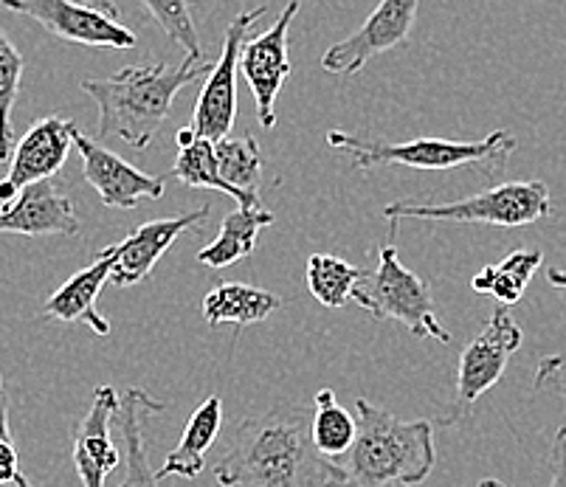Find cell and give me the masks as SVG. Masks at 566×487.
Masks as SVG:
<instances>
[{"mask_svg":"<svg viewBox=\"0 0 566 487\" xmlns=\"http://www.w3.org/2000/svg\"><path fill=\"white\" fill-rule=\"evenodd\" d=\"M203 56H187L181 65H130L107 80L80 82L99 107V138H122L133 150H147L172 113L175 96L209 76Z\"/></svg>","mask_w":566,"mask_h":487,"instance_id":"obj_2","label":"cell"},{"mask_svg":"<svg viewBox=\"0 0 566 487\" xmlns=\"http://www.w3.org/2000/svg\"><path fill=\"white\" fill-rule=\"evenodd\" d=\"M265 7H256L254 12H240L231 20L229 32H226L223 51L220 60L212 65L206 76L203 88H200L198 105H195L189 130L198 138L209 141H223L229 138L231 127L237 119V74H240V54H243L245 40L251 38V29L260 23L265 14Z\"/></svg>","mask_w":566,"mask_h":487,"instance_id":"obj_8","label":"cell"},{"mask_svg":"<svg viewBox=\"0 0 566 487\" xmlns=\"http://www.w3.org/2000/svg\"><path fill=\"white\" fill-rule=\"evenodd\" d=\"M553 214V198L544 181H507L454 203H389L384 218L398 220H446V223H485L502 229L533 225Z\"/></svg>","mask_w":566,"mask_h":487,"instance_id":"obj_5","label":"cell"},{"mask_svg":"<svg viewBox=\"0 0 566 487\" xmlns=\"http://www.w3.org/2000/svg\"><path fill=\"white\" fill-rule=\"evenodd\" d=\"M23 54L12 43L3 25H0V163H7L14 152V127L12 110L20 94V80H23Z\"/></svg>","mask_w":566,"mask_h":487,"instance_id":"obj_27","label":"cell"},{"mask_svg":"<svg viewBox=\"0 0 566 487\" xmlns=\"http://www.w3.org/2000/svg\"><path fill=\"white\" fill-rule=\"evenodd\" d=\"M547 487H566V425H560L553 437V448H549V485Z\"/></svg>","mask_w":566,"mask_h":487,"instance_id":"obj_31","label":"cell"},{"mask_svg":"<svg viewBox=\"0 0 566 487\" xmlns=\"http://www.w3.org/2000/svg\"><path fill=\"white\" fill-rule=\"evenodd\" d=\"M74 147L82 156V176L96 189L105 207L136 209L144 200H161L167 192V183L161 178L147 176L122 156L105 150L99 141L80 133V127L74 130Z\"/></svg>","mask_w":566,"mask_h":487,"instance_id":"obj_14","label":"cell"},{"mask_svg":"<svg viewBox=\"0 0 566 487\" xmlns=\"http://www.w3.org/2000/svg\"><path fill=\"white\" fill-rule=\"evenodd\" d=\"M311 434L316 448L331 459H344L358 437V417L347 412L336 400L333 389H322L313 398V420Z\"/></svg>","mask_w":566,"mask_h":487,"instance_id":"obj_24","label":"cell"},{"mask_svg":"<svg viewBox=\"0 0 566 487\" xmlns=\"http://www.w3.org/2000/svg\"><path fill=\"white\" fill-rule=\"evenodd\" d=\"M0 487H34L20 468V454L9 432V394L0 372Z\"/></svg>","mask_w":566,"mask_h":487,"instance_id":"obj_29","label":"cell"},{"mask_svg":"<svg viewBox=\"0 0 566 487\" xmlns=\"http://www.w3.org/2000/svg\"><path fill=\"white\" fill-rule=\"evenodd\" d=\"M313 409L285 400L243 420L214 463L220 487H349L342 463L324 456L311 434Z\"/></svg>","mask_w":566,"mask_h":487,"instance_id":"obj_1","label":"cell"},{"mask_svg":"<svg viewBox=\"0 0 566 487\" xmlns=\"http://www.w3.org/2000/svg\"><path fill=\"white\" fill-rule=\"evenodd\" d=\"M9 12L25 14L51 38L91 49H136L138 38L118 20L85 7L80 0H0Z\"/></svg>","mask_w":566,"mask_h":487,"instance_id":"obj_11","label":"cell"},{"mask_svg":"<svg viewBox=\"0 0 566 487\" xmlns=\"http://www.w3.org/2000/svg\"><path fill=\"white\" fill-rule=\"evenodd\" d=\"M274 220V214L262 207H237L234 212L226 214L218 237L198 251V263L206 268H231V265L243 263L245 256L254 254L256 234Z\"/></svg>","mask_w":566,"mask_h":487,"instance_id":"obj_22","label":"cell"},{"mask_svg":"<svg viewBox=\"0 0 566 487\" xmlns=\"http://www.w3.org/2000/svg\"><path fill=\"white\" fill-rule=\"evenodd\" d=\"M111 282V260L96 254V260L87 268L76 271L69 282H63L54 294L45 299L43 316L45 319L63 321V325H74L82 321L96 336H107L111 332V321L96 310V299H99L102 288Z\"/></svg>","mask_w":566,"mask_h":487,"instance_id":"obj_17","label":"cell"},{"mask_svg":"<svg viewBox=\"0 0 566 487\" xmlns=\"http://www.w3.org/2000/svg\"><path fill=\"white\" fill-rule=\"evenodd\" d=\"M214 156H218V169L223 181L234 187L237 192L260 200L262 187V152L254 136L223 138L214 141Z\"/></svg>","mask_w":566,"mask_h":487,"instance_id":"obj_26","label":"cell"},{"mask_svg":"<svg viewBox=\"0 0 566 487\" xmlns=\"http://www.w3.org/2000/svg\"><path fill=\"white\" fill-rule=\"evenodd\" d=\"M367 271L355 268L347 260L333 254H313L307 260L305 282L313 299L324 307H342L344 301L353 299L355 285L364 279Z\"/></svg>","mask_w":566,"mask_h":487,"instance_id":"obj_25","label":"cell"},{"mask_svg":"<svg viewBox=\"0 0 566 487\" xmlns=\"http://www.w3.org/2000/svg\"><path fill=\"white\" fill-rule=\"evenodd\" d=\"M74 200L54 181L25 187L9 207L0 209V234L20 237H76L80 234Z\"/></svg>","mask_w":566,"mask_h":487,"instance_id":"obj_16","label":"cell"},{"mask_svg":"<svg viewBox=\"0 0 566 487\" xmlns=\"http://www.w3.org/2000/svg\"><path fill=\"white\" fill-rule=\"evenodd\" d=\"M212 214V207L195 209L187 214H175V218L153 220V223L138 225L136 232L127 234L125 240L107 245L99 254L111 260V282H116L118 288H133L138 282H144L153 274L169 245L187 232H198V225L206 223Z\"/></svg>","mask_w":566,"mask_h":487,"instance_id":"obj_13","label":"cell"},{"mask_svg":"<svg viewBox=\"0 0 566 487\" xmlns=\"http://www.w3.org/2000/svg\"><path fill=\"white\" fill-rule=\"evenodd\" d=\"M220 425H223V400L212 394L195 409L178 445L169 451L164 465L156 470L158 481L169 479V476H184V479L200 476V470L206 468V451L218 440Z\"/></svg>","mask_w":566,"mask_h":487,"instance_id":"obj_18","label":"cell"},{"mask_svg":"<svg viewBox=\"0 0 566 487\" xmlns=\"http://www.w3.org/2000/svg\"><path fill=\"white\" fill-rule=\"evenodd\" d=\"M480 487H507V485H504V481H499V479H482Z\"/></svg>","mask_w":566,"mask_h":487,"instance_id":"obj_34","label":"cell"},{"mask_svg":"<svg viewBox=\"0 0 566 487\" xmlns=\"http://www.w3.org/2000/svg\"><path fill=\"white\" fill-rule=\"evenodd\" d=\"M533 392H547L566 400V356H547L538 361L533 375Z\"/></svg>","mask_w":566,"mask_h":487,"instance_id":"obj_30","label":"cell"},{"mask_svg":"<svg viewBox=\"0 0 566 487\" xmlns=\"http://www.w3.org/2000/svg\"><path fill=\"white\" fill-rule=\"evenodd\" d=\"M358 437L338 463L349 487H411L431 476L437 465L431 420H400L367 398L355 400Z\"/></svg>","mask_w":566,"mask_h":487,"instance_id":"obj_3","label":"cell"},{"mask_svg":"<svg viewBox=\"0 0 566 487\" xmlns=\"http://www.w3.org/2000/svg\"><path fill=\"white\" fill-rule=\"evenodd\" d=\"M544 254L542 251H513L496 265H485L480 274L471 279V288L476 294H488L504 307H513L522 301L524 290H527L530 279L535 271L542 268Z\"/></svg>","mask_w":566,"mask_h":487,"instance_id":"obj_23","label":"cell"},{"mask_svg":"<svg viewBox=\"0 0 566 487\" xmlns=\"http://www.w3.org/2000/svg\"><path fill=\"white\" fill-rule=\"evenodd\" d=\"M417 9H420V0H380L358 32L324 51L322 68L333 76H344V80L361 74L369 60L398 49L409 40Z\"/></svg>","mask_w":566,"mask_h":487,"instance_id":"obj_9","label":"cell"},{"mask_svg":"<svg viewBox=\"0 0 566 487\" xmlns=\"http://www.w3.org/2000/svg\"><path fill=\"white\" fill-rule=\"evenodd\" d=\"M178 158L172 163V176L175 181H181L184 187H192V189H214V192H223L234 200L237 207H249L256 209L262 207L260 200L249 198V194L237 192L234 187L223 181L218 169V156H214V141L209 138H198L189 127H181L178 136Z\"/></svg>","mask_w":566,"mask_h":487,"instance_id":"obj_20","label":"cell"},{"mask_svg":"<svg viewBox=\"0 0 566 487\" xmlns=\"http://www.w3.org/2000/svg\"><path fill=\"white\" fill-rule=\"evenodd\" d=\"M80 3H85V7L96 9V12L107 14V18H113V20L118 18V7H116V0H80Z\"/></svg>","mask_w":566,"mask_h":487,"instance_id":"obj_32","label":"cell"},{"mask_svg":"<svg viewBox=\"0 0 566 487\" xmlns=\"http://www.w3.org/2000/svg\"><path fill=\"white\" fill-rule=\"evenodd\" d=\"M524 341L522 327L513 321L511 307L499 305L488 325L468 341L465 350L460 352L457 363V389H454V409L449 417H442V425L460 423L471 417V409L476 400L502 381L504 369L516 356Z\"/></svg>","mask_w":566,"mask_h":487,"instance_id":"obj_7","label":"cell"},{"mask_svg":"<svg viewBox=\"0 0 566 487\" xmlns=\"http://www.w3.org/2000/svg\"><path fill=\"white\" fill-rule=\"evenodd\" d=\"M164 403L153 400L144 389L130 387L122 394V412H118V428L125 437V456H127V474L125 481L118 487H158V476L150 465V454H147V420L153 414L164 412Z\"/></svg>","mask_w":566,"mask_h":487,"instance_id":"obj_19","label":"cell"},{"mask_svg":"<svg viewBox=\"0 0 566 487\" xmlns=\"http://www.w3.org/2000/svg\"><path fill=\"white\" fill-rule=\"evenodd\" d=\"M353 301L373 313L375 319L398 321L415 338H434L440 343L451 341V332L437 321L431 288L400 263L395 245L380 248L375 271H367L364 279L355 285Z\"/></svg>","mask_w":566,"mask_h":487,"instance_id":"obj_6","label":"cell"},{"mask_svg":"<svg viewBox=\"0 0 566 487\" xmlns=\"http://www.w3.org/2000/svg\"><path fill=\"white\" fill-rule=\"evenodd\" d=\"M547 279L553 288L558 290H566V271H558V268H547Z\"/></svg>","mask_w":566,"mask_h":487,"instance_id":"obj_33","label":"cell"},{"mask_svg":"<svg viewBox=\"0 0 566 487\" xmlns=\"http://www.w3.org/2000/svg\"><path fill=\"white\" fill-rule=\"evenodd\" d=\"M300 14V0H293L282 9V14L276 18V23L268 29V32L249 38L243 45V54H240V74L249 82L251 94L256 102V116H260V125L274 130L276 127V99H280L282 85L291 76V23L293 18Z\"/></svg>","mask_w":566,"mask_h":487,"instance_id":"obj_10","label":"cell"},{"mask_svg":"<svg viewBox=\"0 0 566 487\" xmlns=\"http://www.w3.org/2000/svg\"><path fill=\"white\" fill-rule=\"evenodd\" d=\"M138 3L153 14V20L161 25L164 34L172 38L189 56H203L187 0H138Z\"/></svg>","mask_w":566,"mask_h":487,"instance_id":"obj_28","label":"cell"},{"mask_svg":"<svg viewBox=\"0 0 566 487\" xmlns=\"http://www.w3.org/2000/svg\"><path fill=\"white\" fill-rule=\"evenodd\" d=\"M74 130V121L60 116H45L25 130V136L14 145L7 178L0 181V209L9 207L25 187L54 181L56 172L69 161Z\"/></svg>","mask_w":566,"mask_h":487,"instance_id":"obj_12","label":"cell"},{"mask_svg":"<svg viewBox=\"0 0 566 487\" xmlns=\"http://www.w3.org/2000/svg\"><path fill=\"white\" fill-rule=\"evenodd\" d=\"M122 412V394L113 387H96L91 409L74 428V468L82 487H105L107 476L118 465L113 445V420Z\"/></svg>","mask_w":566,"mask_h":487,"instance_id":"obj_15","label":"cell"},{"mask_svg":"<svg viewBox=\"0 0 566 487\" xmlns=\"http://www.w3.org/2000/svg\"><path fill=\"white\" fill-rule=\"evenodd\" d=\"M282 307V299L271 290L243 285V282H220L203 299V319L212 327L260 325Z\"/></svg>","mask_w":566,"mask_h":487,"instance_id":"obj_21","label":"cell"},{"mask_svg":"<svg viewBox=\"0 0 566 487\" xmlns=\"http://www.w3.org/2000/svg\"><path fill=\"white\" fill-rule=\"evenodd\" d=\"M327 145L353 158L358 172L375 167H409L423 172H451V169L480 167L482 176H502L511 156L516 152V138L507 130L488 133L480 141H451V138H411V141H378L355 133L331 130Z\"/></svg>","mask_w":566,"mask_h":487,"instance_id":"obj_4","label":"cell"}]
</instances>
